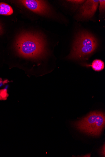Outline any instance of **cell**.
<instances>
[{
	"instance_id": "obj_5",
	"label": "cell",
	"mask_w": 105,
	"mask_h": 157,
	"mask_svg": "<svg viewBox=\"0 0 105 157\" xmlns=\"http://www.w3.org/2000/svg\"><path fill=\"white\" fill-rule=\"evenodd\" d=\"M99 1L88 0L86 1L81 7L79 11V17L82 19L91 18L96 12Z\"/></svg>"
},
{
	"instance_id": "obj_11",
	"label": "cell",
	"mask_w": 105,
	"mask_h": 157,
	"mask_svg": "<svg viewBox=\"0 0 105 157\" xmlns=\"http://www.w3.org/2000/svg\"><path fill=\"white\" fill-rule=\"evenodd\" d=\"M100 152L101 155L103 157H105V144H104L103 146L101 148Z\"/></svg>"
},
{
	"instance_id": "obj_9",
	"label": "cell",
	"mask_w": 105,
	"mask_h": 157,
	"mask_svg": "<svg viewBox=\"0 0 105 157\" xmlns=\"http://www.w3.org/2000/svg\"><path fill=\"white\" fill-rule=\"evenodd\" d=\"M68 2L75 4L77 5L82 4L85 2V1H77V0H71V1H67Z\"/></svg>"
},
{
	"instance_id": "obj_4",
	"label": "cell",
	"mask_w": 105,
	"mask_h": 157,
	"mask_svg": "<svg viewBox=\"0 0 105 157\" xmlns=\"http://www.w3.org/2000/svg\"><path fill=\"white\" fill-rule=\"evenodd\" d=\"M21 2L28 9L36 13L46 15L50 12L49 6L44 1L25 0Z\"/></svg>"
},
{
	"instance_id": "obj_2",
	"label": "cell",
	"mask_w": 105,
	"mask_h": 157,
	"mask_svg": "<svg viewBox=\"0 0 105 157\" xmlns=\"http://www.w3.org/2000/svg\"><path fill=\"white\" fill-rule=\"evenodd\" d=\"M97 46V40L93 35L87 32H80L75 38L72 50L68 59H84L92 53Z\"/></svg>"
},
{
	"instance_id": "obj_13",
	"label": "cell",
	"mask_w": 105,
	"mask_h": 157,
	"mask_svg": "<svg viewBox=\"0 0 105 157\" xmlns=\"http://www.w3.org/2000/svg\"><path fill=\"white\" fill-rule=\"evenodd\" d=\"M2 27L1 24H0V35H1L2 34Z\"/></svg>"
},
{
	"instance_id": "obj_6",
	"label": "cell",
	"mask_w": 105,
	"mask_h": 157,
	"mask_svg": "<svg viewBox=\"0 0 105 157\" xmlns=\"http://www.w3.org/2000/svg\"><path fill=\"white\" fill-rule=\"evenodd\" d=\"M13 13V10L11 6L4 3H0V15L10 16Z\"/></svg>"
},
{
	"instance_id": "obj_1",
	"label": "cell",
	"mask_w": 105,
	"mask_h": 157,
	"mask_svg": "<svg viewBox=\"0 0 105 157\" xmlns=\"http://www.w3.org/2000/svg\"><path fill=\"white\" fill-rule=\"evenodd\" d=\"M46 44L43 38L36 33H25L17 39L16 48L18 54L24 58L36 59L46 53Z\"/></svg>"
},
{
	"instance_id": "obj_3",
	"label": "cell",
	"mask_w": 105,
	"mask_h": 157,
	"mask_svg": "<svg viewBox=\"0 0 105 157\" xmlns=\"http://www.w3.org/2000/svg\"><path fill=\"white\" fill-rule=\"evenodd\" d=\"M104 113L100 111L92 112L78 121L72 122V126L80 132L93 137L99 136L105 125Z\"/></svg>"
},
{
	"instance_id": "obj_12",
	"label": "cell",
	"mask_w": 105,
	"mask_h": 157,
	"mask_svg": "<svg viewBox=\"0 0 105 157\" xmlns=\"http://www.w3.org/2000/svg\"><path fill=\"white\" fill-rule=\"evenodd\" d=\"M91 154H87L86 155H83V156H81L80 157H91Z\"/></svg>"
},
{
	"instance_id": "obj_7",
	"label": "cell",
	"mask_w": 105,
	"mask_h": 157,
	"mask_svg": "<svg viewBox=\"0 0 105 157\" xmlns=\"http://www.w3.org/2000/svg\"><path fill=\"white\" fill-rule=\"evenodd\" d=\"M91 67L94 70L100 71L103 69L104 64V62L102 60L96 59L93 62Z\"/></svg>"
},
{
	"instance_id": "obj_8",
	"label": "cell",
	"mask_w": 105,
	"mask_h": 157,
	"mask_svg": "<svg viewBox=\"0 0 105 157\" xmlns=\"http://www.w3.org/2000/svg\"><path fill=\"white\" fill-rule=\"evenodd\" d=\"M99 10L100 14L103 13L105 10V1L104 0H100L99 1Z\"/></svg>"
},
{
	"instance_id": "obj_10",
	"label": "cell",
	"mask_w": 105,
	"mask_h": 157,
	"mask_svg": "<svg viewBox=\"0 0 105 157\" xmlns=\"http://www.w3.org/2000/svg\"><path fill=\"white\" fill-rule=\"evenodd\" d=\"M6 91H5V90H2V91H0V99H2L3 98H5L6 96Z\"/></svg>"
}]
</instances>
